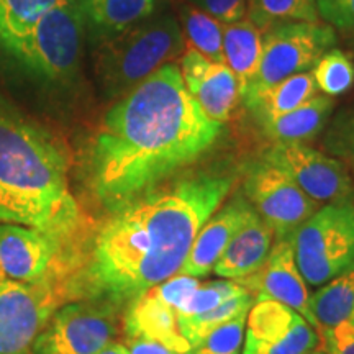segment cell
Returning <instances> with one entry per match:
<instances>
[{"instance_id":"obj_17","label":"cell","mask_w":354,"mask_h":354,"mask_svg":"<svg viewBox=\"0 0 354 354\" xmlns=\"http://www.w3.org/2000/svg\"><path fill=\"white\" fill-rule=\"evenodd\" d=\"M256 274H259L256 277L258 299H272L287 305L318 330L315 317L310 308V292L295 261L290 238H279L272 243L268 259Z\"/></svg>"},{"instance_id":"obj_14","label":"cell","mask_w":354,"mask_h":354,"mask_svg":"<svg viewBox=\"0 0 354 354\" xmlns=\"http://www.w3.org/2000/svg\"><path fill=\"white\" fill-rule=\"evenodd\" d=\"M243 354H312L320 335L295 310L258 299L246 317Z\"/></svg>"},{"instance_id":"obj_18","label":"cell","mask_w":354,"mask_h":354,"mask_svg":"<svg viewBox=\"0 0 354 354\" xmlns=\"http://www.w3.org/2000/svg\"><path fill=\"white\" fill-rule=\"evenodd\" d=\"M274 243V232L256 214L234 234L227 250L216 261L214 272L221 279L243 281L263 268Z\"/></svg>"},{"instance_id":"obj_35","label":"cell","mask_w":354,"mask_h":354,"mask_svg":"<svg viewBox=\"0 0 354 354\" xmlns=\"http://www.w3.org/2000/svg\"><path fill=\"white\" fill-rule=\"evenodd\" d=\"M128 354H179L148 338H127Z\"/></svg>"},{"instance_id":"obj_32","label":"cell","mask_w":354,"mask_h":354,"mask_svg":"<svg viewBox=\"0 0 354 354\" xmlns=\"http://www.w3.org/2000/svg\"><path fill=\"white\" fill-rule=\"evenodd\" d=\"M323 24L330 25L346 39L354 37V0H315Z\"/></svg>"},{"instance_id":"obj_27","label":"cell","mask_w":354,"mask_h":354,"mask_svg":"<svg viewBox=\"0 0 354 354\" xmlns=\"http://www.w3.org/2000/svg\"><path fill=\"white\" fill-rule=\"evenodd\" d=\"M253 294H250V290H248L245 294L238 295V297L209 310V312L201 313V315L179 317L177 318V323H179L180 335L184 336L185 342L192 348L198 339L203 338L207 333H210L212 330H215L216 326L223 325V323L233 320V318L240 315H248L251 307H253Z\"/></svg>"},{"instance_id":"obj_21","label":"cell","mask_w":354,"mask_h":354,"mask_svg":"<svg viewBox=\"0 0 354 354\" xmlns=\"http://www.w3.org/2000/svg\"><path fill=\"white\" fill-rule=\"evenodd\" d=\"M318 94L312 73L295 74L272 86L248 88L241 94L245 107L253 113L256 120L277 117L300 107Z\"/></svg>"},{"instance_id":"obj_3","label":"cell","mask_w":354,"mask_h":354,"mask_svg":"<svg viewBox=\"0 0 354 354\" xmlns=\"http://www.w3.org/2000/svg\"><path fill=\"white\" fill-rule=\"evenodd\" d=\"M0 223L69 243L84 214L69 185V154L55 133L0 94Z\"/></svg>"},{"instance_id":"obj_25","label":"cell","mask_w":354,"mask_h":354,"mask_svg":"<svg viewBox=\"0 0 354 354\" xmlns=\"http://www.w3.org/2000/svg\"><path fill=\"white\" fill-rule=\"evenodd\" d=\"M64 0H0V51L7 55L46 12Z\"/></svg>"},{"instance_id":"obj_34","label":"cell","mask_w":354,"mask_h":354,"mask_svg":"<svg viewBox=\"0 0 354 354\" xmlns=\"http://www.w3.org/2000/svg\"><path fill=\"white\" fill-rule=\"evenodd\" d=\"M320 344L325 354H354V326L349 322L320 331Z\"/></svg>"},{"instance_id":"obj_22","label":"cell","mask_w":354,"mask_h":354,"mask_svg":"<svg viewBox=\"0 0 354 354\" xmlns=\"http://www.w3.org/2000/svg\"><path fill=\"white\" fill-rule=\"evenodd\" d=\"M225 64L233 71L240 86V97L258 73L263 55V30L246 17L223 25Z\"/></svg>"},{"instance_id":"obj_1","label":"cell","mask_w":354,"mask_h":354,"mask_svg":"<svg viewBox=\"0 0 354 354\" xmlns=\"http://www.w3.org/2000/svg\"><path fill=\"white\" fill-rule=\"evenodd\" d=\"M220 133L221 123L185 88L179 66H162L104 113L87 145L88 189L112 214L196 162Z\"/></svg>"},{"instance_id":"obj_9","label":"cell","mask_w":354,"mask_h":354,"mask_svg":"<svg viewBox=\"0 0 354 354\" xmlns=\"http://www.w3.org/2000/svg\"><path fill=\"white\" fill-rule=\"evenodd\" d=\"M243 196L272 228L276 240L290 238L300 225L320 209L284 171L263 158L245 166Z\"/></svg>"},{"instance_id":"obj_5","label":"cell","mask_w":354,"mask_h":354,"mask_svg":"<svg viewBox=\"0 0 354 354\" xmlns=\"http://www.w3.org/2000/svg\"><path fill=\"white\" fill-rule=\"evenodd\" d=\"M86 37L79 0H64L46 12L7 56L30 76L50 86H69L81 68Z\"/></svg>"},{"instance_id":"obj_33","label":"cell","mask_w":354,"mask_h":354,"mask_svg":"<svg viewBox=\"0 0 354 354\" xmlns=\"http://www.w3.org/2000/svg\"><path fill=\"white\" fill-rule=\"evenodd\" d=\"M221 24H232L246 17V0H187Z\"/></svg>"},{"instance_id":"obj_4","label":"cell","mask_w":354,"mask_h":354,"mask_svg":"<svg viewBox=\"0 0 354 354\" xmlns=\"http://www.w3.org/2000/svg\"><path fill=\"white\" fill-rule=\"evenodd\" d=\"M185 51L179 21L169 12H154L117 37L97 44L94 74L107 99H120Z\"/></svg>"},{"instance_id":"obj_6","label":"cell","mask_w":354,"mask_h":354,"mask_svg":"<svg viewBox=\"0 0 354 354\" xmlns=\"http://www.w3.org/2000/svg\"><path fill=\"white\" fill-rule=\"evenodd\" d=\"M300 274L320 286L354 268V201L325 203L290 236Z\"/></svg>"},{"instance_id":"obj_37","label":"cell","mask_w":354,"mask_h":354,"mask_svg":"<svg viewBox=\"0 0 354 354\" xmlns=\"http://www.w3.org/2000/svg\"><path fill=\"white\" fill-rule=\"evenodd\" d=\"M348 41H349V43H351V46H353V50H354V37H353V38H349V39H348Z\"/></svg>"},{"instance_id":"obj_13","label":"cell","mask_w":354,"mask_h":354,"mask_svg":"<svg viewBox=\"0 0 354 354\" xmlns=\"http://www.w3.org/2000/svg\"><path fill=\"white\" fill-rule=\"evenodd\" d=\"M264 161L284 171L317 203L354 201V180L339 159L305 143H274Z\"/></svg>"},{"instance_id":"obj_7","label":"cell","mask_w":354,"mask_h":354,"mask_svg":"<svg viewBox=\"0 0 354 354\" xmlns=\"http://www.w3.org/2000/svg\"><path fill=\"white\" fill-rule=\"evenodd\" d=\"M336 43L338 35L323 21H290L269 26L263 32L258 73L245 91L268 87L295 74L308 73Z\"/></svg>"},{"instance_id":"obj_20","label":"cell","mask_w":354,"mask_h":354,"mask_svg":"<svg viewBox=\"0 0 354 354\" xmlns=\"http://www.w3.org/2000/svg\"><path fill=\"white\" fill-rule=\"evenodd\" d=\"M335 109L333 97L317 94L290 112L258 122L274 143H305L328 123Z\"/></svg>"},{"instance_id":"obj_15","label":"cell","mask_w":354,"mask_h":354,"mask_svg":"<svg viewBox=\"0 0 354 354\" xmlns=\"http://www.w3.org/2000/svg\"><path fill=\"white\" fill-rule=\"evenodd\" d=\"M177 66L185 88L207 117L218 123L227 122L240 97V86L233 71L192 48H185Z\"/></svg>"},{"instance_id":"obj_38","label":"cell","mask_w":354,"mask_h":354,"mask_svg":"<svg viewBox=\"0 0 354 354\" xmlns=\"http://www.w3.org/2000/svg\"><path fill=\"white\" fill-rule=\"evenodd\" d=\"M349 323H351V325L354 326V312H353V315H351V320H349Z\"/></svg>"},{"instance_id":"obj_30","label":"cell","mask_w":354,"mask_h":354,"mask_svg":"<svg viewBox=\"0 0 354 354\" xmlns=\"http://www.w3.org/2000/svg\"><path fill=\"white\" fill-rule=\"evenodd\" d=\"M246 317L240 315L223 325L216 326L210 333L190 348L189 354H241L245 342Z\"/></svg>"},{"instance_id":"obj_16","label":"cell","mask_w":354,"mask_h":354,"mask_svg":"<svg viewBox=\"0 0 354 354\" xmlns=\"http://www.w3.org/2000/svg\"><path fill=\"white\" fill-rule=\"evenodd\" d=\"M254 215L256 210L246 201V197L243 194H234L225 205H220L218 210L198 230L187 258L177 274L196 279L209 276L234 234Z\"/></svg>"},{"instance_id":"obj_36","label":"cell","mask_w":354,"mask_h":354,"mask_svg":"<svg viewBox=\"0 0 354 354\" xmlns=\"http://www.w3.org/2000/svg\"><path fill=\"white\" fill-rule=\"evenodd\" d=\"M100 354H128V349H127L125 344L112 342Z\"/></svg>"},{"instance_id":"obj_26","label":"cell","mask_w":354,"mask_h":354,"mask_svg":"<svg viewBox=\"0 0 354 354\" xmlns=\"http://www.w3.org/2000/svg\"><path fill=\"white\" fill-rule=\"evenodd\" d=\"M246 19L263 32L290 21H322L315 0H246Z\"/></svg>"},{"instance_id":"obj_24","label":"cell","mask_w":354,"mask_h":354,"mask_svg":"<svg viewBox=\"0 0 354 354\" xmlns=\"http://www.w3.org/2000/svg\"><path fill=\"white\" fill-rule=\"evenodd\" d=\"M179 25L183 30L184 41L189 43L187 48H192L210 59L225 63L223 57V24L203 12L192 3L183 2L179 6Z\"/></svg>"},{"instance_id":"obj_12","label":"cell","mask_w":354,"mask_h":354,"mask_svg":"<svg viewBox=\"0 0 354 354\" xmlns=\"http://www.w3.org/2000/svg\"><path fill=\"white\" fill-rule=\"evenodd\" d=\"M197 286L198 279L176 274L133 299L123 320L127 338H148L179 354H189L190 344L180 335L177 312Z\"/></svg>"},{"instance_id":"obj_11","label":"cell","mask_w":354,"mask_h":354,"mask_svg":"<svg viewBox=\"0 0 354 354\" xmlns=\"http://www.w3.org/2000/svg\"><path fill=\"white\" fill-rule=\"evenodd\" d=\"M68 243L37 228L0 223V276L41 286L68 277Z\"/></svg>"},{"instance_id":"obj_29","label":"cell","mask_w":354,"mask_h":354,"mask_svg":"<svg viewBox=\"0 0 354 354\" xmlns=\"http://www.w3.org/2000/svg\"><path fill=\"white\" fill-rule=\"evenodd\" d=\"M248 289L240 281H230V279H221L209 284H198L196 290L184 300L179 307V317H194L201 315L203 312L218 307V305L228 302L238 295L245 294ZM177 317V318H179Z\"/></svg>"},{"instance_id":"obj_2","label":"cell","mask_w":354,"mask_h":354,"mask_svg":"<svg viewBox=\"0 0 354 354\" xmlns=\"http://www.w3.org/2000/svg\"><path fill=\"white\" fill-rule=\"evenodd\" d=\"M233 183L225 172H196L112 212L95 234L87 263L92 295L112 305L130 304L176 276Z\"/></svg>"},{"instance_id":"obj_39","label":"cell","mask_w":354,"mask_h":354,"mask_svg":"<svg viewBox=\"0 0 354 354\" xmlns=\"http://www.w3.org/2000/svg\"><path fill=\"white\" fill-rule=\"evenodd\" d=\"M312 354H325V353H312Z\"/></svg>"},{"instance_id":"obj_19","label":"cell","mask_w":354,"mask_h":354,"mask_svg":"<svg viewBox=\"0 0 354 354\" xmlns=\"http://www.w3.org/2000/svg\"><path fill=\"white\" fill-rule=\"evenodd\" d=\"M156 7L158 0H79L84 30L95 46L149 19Z\"/></svg>"},{"instance_id":"obj_28","label":"cell","mask_w":354,"mask_h":354,"mask_svg":"<svg viewBox=\"0 0 354 354\" xmlns=\"http://www.w3.org/2000/svg\"><path fill=\"white\" fill-rule=\"evenodd\" d=\"M310 73L323 95H343L354 86L353 57L336 46L326 51Z\"/></svg>"},{"instance_id":"obj_23","label":"cell","mask_w":354,"mask_h":354,"mask_svg":"<svg viewBox=\"0 0 354 354\" xmlns=\"http://www.w3.org/2000/svg\"><path fill=\"white\" fill-rule=\"evenodd\" d=\"M310 308L318 330H328L349 322L354 312V268L331 279L310 295Z\"/></svg>"},{"instance_id":"obj_8","label":"cell","mask_w":354,"mask_h":354,"mask_svg":"<svg viewBox=\"0 0 354 354\" xmlns=\"http://www.w3.org/2000/svg\"><path fill=\"white\" fill-rule=\"evenodd\" d=\"M117 335L112 304L61 305L35 339L30 354H100Z\"/></svg>"},{"instance_id":"obj_31","label":"cell","mask_w":354,"mask_h":354,"mask_svg":"<svg viewBox=\"0 0 354 354\" xmlns=\"http://www.w3.org/2000/svg\"><path fill=\"white\" fill-rule=\"evenodd\" d=\"M325 148L354 172V109L343 110L331 120Z\"/></svg>"},{"instance_id":"obj_10","label":"cell","mask_w":354,"mask_h":354,"mask_svg":"<svg viewBox=\"0 0 354 354\" xmlns=\"http://www.w3.org/2000/svg\"><path fill=\"white\" fill-rule=\"evenodd\" d=\"M63 281L32 286L0 276V354H30L56 308L61 307Z\"/></svg>"}]
</instances>
